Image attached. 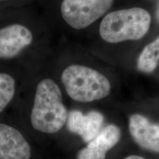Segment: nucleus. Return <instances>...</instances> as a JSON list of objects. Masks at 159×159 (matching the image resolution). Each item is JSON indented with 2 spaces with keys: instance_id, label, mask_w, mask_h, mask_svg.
Instances as JSON below:
<instances>
[{
  "instance_id": "f03ea898",
  "label": "nucleus",
  "mask_w": 159,
  "mask_h": 159,
  "mask_svg": "<svg viewBox=\"0 0 159 159\" xmlns=\"http://www.w3.org/2000/svg\"><path fill=\"white\" fill-rule=\"evenodd\" d=\"M151 16L147 10L131 7L111 12L99 25V35L106 42L121 43L142 39L150 29Z\"/></svg>"
},
{
  "instance_id": "39448f33",
  "label": "nucleus",
  "mask_w": 159,
  "mask_h": 159,
  "mask_svg": "<svg viewBox=\"0 0 159 159\" xmlns=\"http://www.w3.org/2000/svg\"><path fill=\"white\" fill-rule=\"evenodd\" d=\"M32 149L13 123L0 119V159H31Z\"/></svg>"
},
{
  "instance_id": "7ed1b4c3",
  "label": "nucleus",
  "mask_w": 159,
  "mask_h": 159,
  "mask_svg": "<svg viewBox=\"0 0 159 159\" xmlns=\"http://www.w3.org/2000/svg\"><path fill=\"white\" fill-rule=\"evenodd\" d=\"M61 81L71 99L80 102H90L108 96L110 81L98 71L82 65H71L64 69Z\"/></svg>"
},
{
  "instance_id": "4468645a",
  "label": "nucleus",
  "mask_w": 159,
  "mask_h": 159,
  "mask_svg": "<svg viewBox=\"0 0 159 159\" xmlns=\"http://www.w3.org/2000/svg\"><path fill=\"white\" fill-rule=\"evenodd\" d=\"M0 1H1V0H0Z\"/></svg>"
},
{
  "instance_id": "6e6552de",
  "label": "nucleus",
  "mask_w": 159,
  "mask_h": 159,
  "mask_svg": "<svg viewBox=\"0 0 159 159\" xmlns=\"http://www.w3.org/2000/svg\"><path fill=\"white\" fill-rule=\"evenodd\" d=\"M129 130L139 147L159 152V125L151 122L142 115L136 114L129 119Z\"/></svg>"
},
{
  "instance_id": "423d86ee",
  "label": "nucleus",
  "mask_w": 159,
  "mask_h": 159,
  "mask_svg": "<svg viewBox=\"0 0 159 159\" xmlns=\"http://www.w3.org/2000/svg\"><path fill=\"white\" fill-rule=\"evenodd\" d=\"M33 34L25 26L14 24L0 29V58L17 56L33 42Z\"/></svg>"
},
{
  "instance_id": "f8f14e48",
  "label": "nucleus",
  "mask_w": 159,
  "mask_h": 159,
  "mask_svg": "<svg viewBox=\"0 0 159 159\" xmlns=\"http://www.w3.org/2000/svg\"><path fill=\"white\" fill-rule=\"evenodd\" d=\"M125 159H145V158H143V157H142V156H136V155H132V156H128L127 158H125Z\"/></svg>"
},
{
  "instance_id": "ddd939ff",
  "label": "nucleus",
  "mask_w": 159,
  "mask_h": 159,
  "mask_svg": "<svg viewBox=\"0 0 159 159\" xmlns=\"http://www.w3.org/2000/svg\"><path fill=\"white\" fill-rule=\"evenodd\" d=\"M157 17H158V19L159 20V5H158V9H157Z\"/></svg>"
},
{
  "instance_id": "9b49d317",
  "label": "nucleus",
  "mask_w": 159,
  "mask_h": 159,
  "mask_svg": "<svg viewBox=\"0 0 159 159\" xmlns=\"http://www.w3.org/2000/svg\"><path fill=\"white\" fill-rule=\"evenodd\" d=\"M16 90L14 77L6 72H0V119L13 102Z\"/></svg>"
},
{
  "instance_id": "9d476101",
  "label": "nucleus",
  "mask_w": 159,
  "mask_h": 159,
  "mask_svg": "<svg viewBox=\"0 0 159 159\" xmlns=\"http://www.w3.org/2000/svg\"><path fill=\"white\" fill-rule=\"evenodd\" d=\"M159 61V37L147 45L143 49L137 61L139 70L144 73L152 72Z\"/></svg>"
},
{
  "instance_id": "0eeeda50",
  "label": "nucleus",
  "mask_w": 159,
  "mask_h": 159,
  "mask_svg": "<svg viewBox=\"0 0 159 159\" xmlns=\"http://www.w3.org/2000/svg\"><path fill=\"white\" fill-rule=\"evenodd\" d=\"M104 116L96 111L83 114L78 110L68 113L66 126L71 133L78 134L85 142L89 143L100 132Z\"/></svg>"
},
{
  "instance_id": "f257e3e1",
  "label": "nucleus",
  "mask_w": 159,
  "mask_h": 159,
  "mask_svg": "<svg viewBox=\"0 0 159 159\" xmlns=\"http://www.w3.org/2000/svg\"><path fill=\"white\" fill-rule=\"evenodd\" d=\"M68 113L58 85L49 78L40 81L30 114L33 128L42 134H56L66 123Z\"/></svg>"
},
{
  "instance_id": "1a4fd4ad",
  "label": "nucleus",
  "mask_w": 159,
  "mask_h": 159,
  "mask_svg": "<svg viewBox=\"0 0 159 159\" xmlns=\"http://www.w3.org/2000/svg\"><path fill=\"white\" fill-rule=\"evenodd\" d=\"M120 137V129L115 125H108L79 151L77 159H105L108 151L119 142Z\"/></svg>"
},
{
  "instance_id": "20e7f679",
  "label": "nucleus",
  "mask_w": 159,
  "mask_h": 159,
  "mask_svg": "<svg viewBox=\"0 0 159 159\" xmlns=\"http://www.w3.org/2000/svg\"><path fill=\"white\" fill-rule=\"evenodd\" d=\"M114 0H63L61 11L63 19L72 28L82 30L101 18Z\"/></svg>"
}]
</instances>
